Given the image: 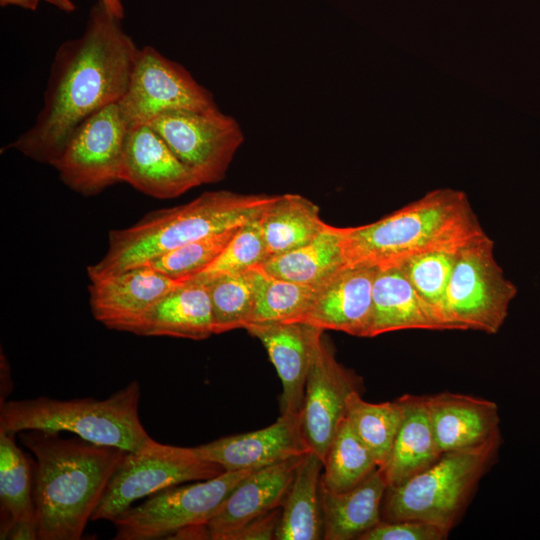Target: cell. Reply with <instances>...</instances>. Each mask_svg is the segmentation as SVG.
Wrapping results in <instances>:
<instances>
[{"label":"cell","mask_w":540,"mask_h":540,"mask_svg":"<svg viewBox=\"0 0 540 540\" xmlns=\"http://www.w3.org/2000/svg\"><path fill=\"white\" fill-rule=\"evenodd\" d=\"M449 531L427 521L403 519L395 521L381 520L365 532L359 540H442Z\"/></svg>","instance_id":"obj_36"},{"label":"cell","mask_w":540,"mask_h":540,"mask_svg":"<svg viewBox=\"0 0 540 540\" xmlns=\"http://www.w3.org/2000/svg\"><path fill=\"white\" fill-rule=\"evenodd\" d=\"M256 469L225 471L187 486L160 490L137 506H130L113 523L116 540H151L188 526L207 524L236 485Z\"/></svg>","instance_id":"obj_9"},{"label":"cell","mask_w":540,"mask_h":540,"mask_svg":"<svg viewBox=\"0 0 540 540\" xmlns=\"http://www.w3.org/2000/svg\"><path fill=\"white\" fill-rule=\"evenodd\" d=\"M276 196L220 190L153 211L128 228L109 232L106 254L87 268L89 279L121 272L184 244L239 227L258 218Z\"/></svg>","instance_id":"obj_4"},{"label":"cell","mask_w":540,"mask_h":540,"mask_svg":"<svg viewBox=\"0 0 540 540\" xmlns=\"http://www.w3.org/2000/svg\"><path fill=\"white\" fill-rule=\"evenodd\" d=\"M225 472L195 447L162 444L154 439L142 450L127 451L110 478L91 520L112 521L132 503L165 488L202 481Z\"/></svg>","instance_id":"obj_7"},{"label":"cell","mask_w":540,"mask_h":540,"mask_svg":"<svg viewBox=\"0 0 540 540\" xmlns=\"http://www.w3.org/2000/svg\"><path fill=\"white\" fill-rule=\"evenodd\" d=\"M403 417L385 464L379 468L387 487L401 484L441 456L428 409L427 396L403 395Z\"/></svg>","instance_id":"obj_23"},{"label":"cell","mask_w":540,"mask_h":540,"mask_svg":"<svg viewBox=\"0 0 540 540\" xmlns=\"http://www.w3.org/2000/svg\"><path fill=\"white\" fill-rule=\"evenodd\" d=\"M403 417L400 399L370 403L360 391L347 400L346 419L360 440L368 447L381 468L388 459Z\"/></svg>","instance_id":"obj_30"},{"label":"cell","mask_w":540,"mask_h":540,"mask_svg":"<svg viewBox=\"0 0 540 540\" xmlns=\"http://www.w3.org/2000/svg\"><path fill=\"white\" fill-rule=\"evenodd\" d=\"M346 266L343 228L329 224L308 243L258 265L267 275L299 283L322 281Z\"/></svg>","instance_id":"obj_27"},{"label":"cell","mask_w":540,"mask_h":540,"mask_svg":"<svg viewBox=\"0 0 540 540\" xmlns=\"http://www.w3.org/2000/svg\"><path fill=\"white\" fill-rule=\"evenodd\" d=\"M131 333L192 340L208 338L214 334V324L206 285L194 279L183 281L159 299Z\"/></svg>","instance_id":"obj_22"},{"label":"cell","mask_w":540,"mask_h":540,"mask_svg":"<svg viewBox=\"0 0 540 540\" xmlns=\"http://www.w3.org/2000/svg\"><path fill=\"white\" fill-rule=\"evenodd\" d=\"M45 1L66 13H71L75 11L76 9V6L72 0H45Z\"/></svg>","instance_id":"obj_41"},{"label":"cell","mask_w":540,"mask_h":540,"mask_svg":"<svg viewBox=\"0 0 540 540\" xmlns=\"http://www.w3.org/2000/svg\"><path fill=\"white\" fill-rule=\"evenodd\" d=\"M430 419L441 453L481 444L499 431L495 402L465 394L427 396Z\"/></svg>","instance_id":"obj_20"},{"label":"cell","mask_w":540,"mask_h":540,"mask_svg":"<svg viewBox=\"0 0 540 540\" xmlns=\"http://www.w3.org/2000/svg\"><path fill=\"white\" fill-rule=\"evenodd\" d=\"M15 434L0 432L1 539L18 521H37L34 471L29 458L17 446Z\"/></svg>","instance_id":"obj_28"},{"label":"cell","mask_w":540,"mask_h":540,"mask_svg":"<svg viewBox=\"0 0 540 540\" xmlns=\"http://www.w3.org/2000/svg\"><path fill=\"white\" fill-rule=\"evenodd\" d=\"M4 539L35 540L39 539L37 521L14 522L8 529Z\"/></svg>","instance_id":"obj_38"},{"label":"cell","mask_w":540,"mask_h":540,"mask_svg":"<svg viewBox=\"0 0 540 540\" xmlns=\"http://www.w3.org/2000/svg\"><path fill=\"white\" fill-rule=\"evenodd\" d=\"M457 252H429L409 258L398 266L450 330L454 328L447 316V289Z\"/></svg>","instance_id":"obj_33"},{"label":"cell","mask_w":540,"mask_h":540,"mask_svg":"<svg viewBox=\"0 0 540 540\" xmlns=\"http://www.w3.org/2000/svg\"><path fill=\"white\" fill-rule=\"evenodd\" d=\"M140 397V384L132 381L104 400L38 397L4 401L0 432L67 431L95 444L137 452L153 440L140 421Z\"/></svg>","instance_id":"obj_5"},{"label":"cell","mask_w":540,"mask_h":540,"mask_svg":"<svg viewBox=\"0 0 540 540\" xmlns=\"http://www.w3.org/2000/svg\"><path fill=\"white\" fill-rule=\"evenodd\" d=\"M200 184L224 179L244 141L238 122L218 107L206 111L164 112L148 123Z\"/></svg>","instance_id":"obj_10"},{"label":"cell","mask_w":540,"mask_h":540,"mask_svg":"<svg viewBox=\"0 0 540 540\" xmlns=\"http://www.w3.org/2000/svg\"><path fill=\"white\" fill-rule=\"evenodd\" d=\"M181 283L145 264L92 278L91 312L107 328L131 333L144 314Z\"/></svg>","instance_id":"obj_14"},{"label":"cell","mask_w":540,"mask_h":540,"mask_svg":"<svg viewBox=\"0 0 540 540\" xmlns=\"http://www.w3.org/2000/svg\"><path fill=\"white\" fill-rule=\"evenodd\" d=\"M121 20L99 1L91 7L83 33L56 50L34 123L4 150L53 166L81 122L121 100L139 51Z\"/></svg>","instance_id":"obj_1"},{"label":"cell","mask_w":540,"mask_h":540,"mask_svg":"<svg viewBox=\"0 0 540 540\" xmlns=\"http://www.w3.org/2000/svg\"><path fill=\"white\" fill-rule=\"evenodd\" d=\"M377 468L371 451L355 434L345 417L323 460L321 486L335 493L347 491Z\"/></svg>","instance_id":"obj_31"},{"label":"cell","mask_w":540,"mask_h":540,"mask_svg":"<svg viewBox=\"0 0 540 540\" xmlns=\"http://www.w3.org/2000/svg\"><path fill=\"white\" fill-rule=\"evenodd\" d=\"M195 449L225 471L260 469L309 451L301 430L300 412L281 413L263 429L222 437Z\"/></svg>","instance_id":"obj_17"},{"label":"cell","mask_w":540,"mask_h":540,"mask_svg":"<svg viewBox=\"0 0 540 540\" xmlns=\"http://www.w3.org/2000/svg\"><path fill=\"white\" fill-rule=\"evenodd\" d=\"M258 270L256 302L248 325L296 321L307 310L325 280L299 283L272 277L259 267Z\"/></svg>","instance_id":"obj_32"},{"label":"cell","mask_w":540,"mask_h":540,"mask_svg":"<svg viewBox=\"0 0 540 540\" xmlns=\"http://www.w3.org/2000/svg\"><path fill=\"white\" fill-rule=\"evenodd\" d=\"M0 4L1 6L13 5L35 11L38 8L39 0H0Z\"/></svg>","instance_id":"obj_39"},{"label":"cell","mask_w":540,"mask_h":540,"mask_svg":"<svg viewBox=\"0 0 540 540\" xmlns=\"http://www.w3.org/2000/svg\"><path fill=\"white\" fill-rule=\"evenodd\" d=\"M372 302L368 337L406 329L450 330L440 315L417 293L398 266L377 268Z\"/></svg>","instance_id":"obj_21"},{"label":"cell","mask_w":540,"mask_h":540,"mask_svg":"<svg viewBox=\"0 0 540 540\" xmlns=\"http://www.w3.org/2000/svg\"><path fill=\"white\" fill-rule=\"evenodd\" d=\"M120 178L157 199L175 198L201 185L148 123L128 128Z\"/></svg>","instance_id":"obj_15"},{"label":"cell","mask_w":540,"mask_h":540,"mask_svg":"<svg viewBox=\"0 0 540 540\" xmlns=\"http://www.w3.org/2000/svg\"><path fill=\"white\" fill-rule=\"evenodd\" d=\"M258 267L245 271L217 275L203 282L209 293L214 334L244 328L250 323L258 288Z\"/></svg>","instance_id":"obj_29"},{"label":"cell","mask_w":540,"mask_h":540,"mask_svg":"<svg viewBox=\"0 0 540 540\" xmlns=\"http://www.w3.org/2000/svg\"><path fill=\"white\" fill-rule=\"evenodd\" d=\"M127 131L118 103L90 115L73 131L53 164L60 180L83 196L99 194L121 182Z\"/></svg>","instance_id":"obj_11"},{"label":"cell","mask_w":540,"mask_h":540,"mask_svg":"<svg viewBox=\"0 0 540 540\" xmlns=\"http://www.w3.org/2000/svg\"><path fill=\"white\" fill-rule=\"evenodd\" d=\"M239 227L184 244L143 264L173 280L186 281L216 259Z\"/></svg>","instance_id":"obj_34"},{"label":"cell","mask_w":540,"mask_h":540,"mask_svg":"<svg viewBox=\"0 0 540 540\" xmlns=\"http://www.w3.org/2000/svg\"><path fill=\"white\" fill-rule=\"evenodd\" d=\"M323 460L314 452L303 454L285 501L277 540L323 539L321 474Z\"/></svg>","instance_id":"obj_25"},{"label":"cell","mask_w":540,"mask_h":540,"mask_svg":"<svg viewBox=\"0 0 540 540\" xmlns=\"http://www.w3.org/2000/svg\"><path fill=\"white\" fill-rule=\"evenodd\" d=\"M118 105L128 128L168 111L217 108L213 95L189 71L148 45L139 49Z\"/></svg>","instance_id":"obj_12"},{"label":"cell","mask_w":540,"mask_h":540,"mask_svg":"<svg viewBox=\"0 0 540 540\" xmlns=\"http://www.w3.org/2000/svg\"><path fill=\"white\" fill-rule=\"evenodd\" d=\"M267 259L296 249L326 227L319 207L299 194L277 195L258 217Z\"/></svg>","instance_id":"obj_26"},{"label":"cell","mask_w":540,"mask_h":540,"mask_svg":"<svg viewBox=\"0 0 540 540\" xmlns=\"http://www.w3.org/2000/svg\"><path fill=\"white\" fill-rule=\"evenodd\" d=\"M484 235L466 194L444 188L370 224L343 228V249L347 266L386 268L429 252H457Z\"/></svg>","instance_id":"obj_3"},{"label":"cell","mask_w":540,"mask_h":540,"mask_svg":"<svg viewBox=\"0 0 540 540\" xmlns=\"http://www.w3.org/2000/svg\"><path fill=\"white\" fill-rule=\"evenodd\" d=\"M281 515L282 506L251 520L236 531L230 540L275 539Z\"/></svg>","instance_id":"obj_37"},{"label":"cell","mask_w":540,"mask_h":540,"mask_svg":"<svg viewBox=\"0 0 540 540\" xmlns=\"http://www.w3.org/2000/svg\"><path fill=\"white\" fill-rule=\"evenodd\" d=\"M19 437L36 458L34 502L39 539H81L127 451L43 430H25Z\"/></svg>","instance_id":"obj_2"},{"label":"cell","mask_w":540,"mask_h":540,"mask_svg":"<svg viewBox=\"0 0 540 540\" xmlns=\"http://www.w3.org/2000/svg\"><path fill=\"white\" fill-rule=\"evenodd\" d=\"M302 456L256 469L243 478L207 523L209 539L230 540L251 520L281 507Z\"/></svg>","instance_id":"obj_19"},{"label":"cell","mask_w":540,"mask_h":540,"mask_svg":"<svg viewBox=\"0 0 540 540\" xmlns=\"http://www.w3.org/2000/svg\"><path fill=\"white\" fill-rule=\"evenodd\" d=\"M115 16L123 19L125 11L121 0H98Z\"/></svg>","instance_id":"obj_40"},{"label":"cell","mask_w":540,"mask_h":540,"mask_svg":"<svg viewBox=\"0 0 540 540\" xmlns=\"http://www.w3.org/2000/svg\"><path fill=\"white\" fill-rule=\"evenodd\" d=\"M501 442L498 432L476 446L442 453L423 471L399 485L387 487L382 520L417 519L450 531L493 462Z\"/></svg>","instance_id":"obj_6"},{"label":"cell","mask_w":540,"mask_h":540,"mask_svg":"<svg viewBox=\"0 0 540 540\" xmlns=\"http://www.w3.org/2000/svg\"><path fill=\"white\" fill-rule=\"evenodd\" d=\"M516 294L495 259L494 242L484 235L456 254L447 289L448 319L454 330L495 334Z\"/></svg>","instance_id":"obj_8"},{"label":"cell","mask_w":540,"mask_h":540,"mask_svg":"<svg viewBox=\"0 0 540 540\" xmlns=\"http://www.w3.org/2000/svg\"><path fill=\"white\" fill-rule=\"evenodd\" d=\"M377 268L346 266L326 278L307 310L294 322L323 331L368 337L372 321V290Z\"/></svg>","instance_id":"obj_16"},{"label":"cell","mask_w":540,"mask_h":540,"mask_svg":"<svg viewBox=\"0 0 540 540\" xmlns=\"http://www.w3.org/2000/svg\"><path fill=\"white\" fill-rule=\"evenodd\" d=\"M261 341L282 383L281 413H299L307 375L323 330L302 322L250 324L245 328Z\"/></svg>","instance_id":"obj_18"},{"label":"cell","mask_w":540,"mask_h":540,"mask_svg":"<svg viewBox=\"0 0 540 540\" xmlns=\"http://www.w3.org/2000/svg\"><path fill=\"white\" fill-rule=\"evenodd\" d=\"M266 260L265 244L256 218L241 225L216 259L190 279L237 273L254 268Z\"/></svg>","instance_id":"obj_35"},{"label":"cell","mask_w":540,"mask_h":540,"mask_svg":"<svg viewBox=\"0 0 540 540\" xmlns=\"http://www.w3.org/2000/svg\"><path fill=\"white\" fill-rule=\"evenodd\" d=\"M386 489L379 468L347 491L335 493L321 486L323 539H359L377 525Z\"/></svg>","instance_id":"obj_24"},{"label":"cell","mask_w":540,"mask_h":540,"mask_svg":"<svg viewBox=\"0 0 540 540\" xmlns=\"http://www.w3.org/2000/svg\"><path fill=\"white\" fill-rule=\"evenodd\" d=\"M359 378L340 364L322 335L306 379L300 424L309 451L322 460L346 417L349 396L360 391Z\"/></svg>","instance_id":"obj_13"}]
</instances>
